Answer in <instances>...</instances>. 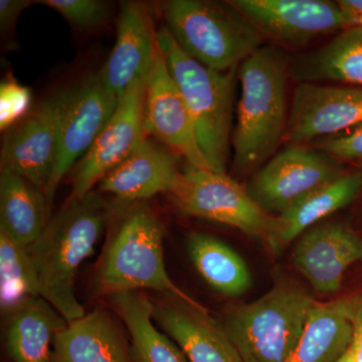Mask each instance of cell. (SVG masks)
<instances>
[{"label":"cell","instance_id":"ac0fdd59","mask_svg":"<svg viewBox=\"0 0 362 362\" xmlns=\"http://www.w3.org/2000/svg\"><path fill=\"white\" fill-rule=\"evenodd\" d=\"M176 154L145 137L127 158L97 185V192L122 204H135L159 194H170L181 170Z\"/></svg>","mask_w":362,"mask_h":362},{"label":"cell","instance_id":"e0dca14e","mask_svg":"<svg viewBox=\"0 0 362 362\" xmlns=\"http://www.w3.org/2000/svg\"><path fill=\"white\" fill-rule=\"evenodd\" d=\"M153 303V320L180 346L189 362H243L221 323L204 307L165 295Z\"/></svg>","mask_w":362,"mask_h":362},{"label":"cell","instance_id":"7402d4cb","mask_svg":"<svg viewBox=\"0 0 362 362\" xmlns=\"http://www.w3.org/2000/svg\"><path fill=\"white\" fill-rule=\"evenodd\" d=\"M290 76L298 84L362 87V28H346L322 47L296 57Z\"/></svg>","mask_w":362,"mask_h":362},{"label":"cell","instance_id":"603a6c76","mask_svg":"<svg viewBox=\"0 0 362 362\" xmlns=\"http://www.w3.org/2000/svg\"><path fill=\"white\" fill-rule=\"evenodd\" d=\"M6 349L14 362H52V343L68 322L42 297L28 298L8 313Z\"/></svg>","mask_w":362,"mask_h":362},{"label":"cell","instance_id":"8fae6325","mask_svg":"<svg viewBox=\"0 0 362 362\" xmlns=\"http://www.w3.org/2000/svg\"><path fill=\"white\" fill-rule=\"evenodd\" d=\"M148 78L136 83L124 94L110 121L76 164L68 199H81L92 192L146 137L143 113Z\"/></svg>","mask_w":362,"mask_h":362},{"label":"cell","instance_id":"5bb4252c","mask_svg":"<svg viewBox=\"0 0 362 362\" xmlns=\"http://www.w3.org/2000/svg\"><path fill=\"white\" fill-rule=\"evenodd\" d=\"M362 123V87L299 83L284 139L292 144L338 134Z\"/></svg>","mask_w":362,"mask_h":362},{"label":"cell","instance_id":"7a4b0ae2","mask_svg":"<svg viewBox=\"0 0 362 362\" xmlns=\"http://www.w3.org/2000/svg\"><path fill=\"white\" fill-rule=\"evenodd\" d=\"M289 75V61L277 45H262L240 64V98L233 136L238 170L249 173L266 163L284 139Z\"/></svg>","mask_w":362,"mask_h":362},{"label":"cell","instance_id":"3957f363","mask_svg":"<svg viewBox=\"0 0 362 362\" xmlns=\"http://www.w3.org/2000/svg\"><path fill=\"white\" fill-rule=\"evenodd\" d=\"M113 228L100 259L95 288L100 294L153 290L194 302L171 280L163 255L164 228L148 206L118 202Z\"/></svg>","mask_w":362,"mask_h":362},{"label":"cell","instance_id":"cb8c5ba5","mask_svg":"<svg viewBox=\"0 0 362 362\" xmlns=\"http://www.w3.org/2000/svg\"><path fill=\"white\" fill-rule=\"evenodd\" d=\"M42 190L6 168L0 170V228L25 246L39 239L49 223Z\"/></svg>","mask_w":362,"mask_h":362},{"label":"cell","instance_id":"9a60e30c","mask_svg":"<svg viewBox=\"0 0 362 362\" xmlns=\"http://www.w3.org/2000/svg\"><path fill=\"white\" fill-rule=\"evenodd\" d=\"M153 13L144 2L121 4L115 45L99 73L105 87L118 99L136 83L149 77L158 54Z\"/></svg>","mask_w":362,"mask_h":362},{"label":"cell","instance_id":"4dcf8cb0","mask_svg":"<svg viewBox=\"0 0 362 362\" xmlns=\"http://www.w3.org/2000/svg\"><path fill=\"white\" fill-rule=\"evenodd\" d=\"M354 302V337L349 350L339 362H362V295Z\"/></svg>","mask_w":362,"mask_h":362},{"label":"cell","instance_id":"ba28073f","mask_svg":"<svg viewBox=\"0 0 362 362\" xmlns=\"http://www.w3.org/2000/svg\"><path fill=\"white\" fill-rule=\"evenodd\" d=\"M343 173L328 154L292 144L266 162L247 190L263 211L278 216Z\"/></svg>","mask_w":362,"mask_h":362},{"label":"cell","instance_id":"30bf717a","mask_svg":"<svg viewBox=\"0 0 362 362\" xmlns=\"http://www.w3.org/2000/svg\"><path fill=\"white\" fill-rule=\"evenodd\" d=\"M119 101L120 99L105 87L99 73L69 87L68 103L59 130L56 168L45 194L49 209L59 183L87 153L115 113Z\"/></svg>","mask_w":362,"mask_h":362},{"label":"cell","instance_id":"277c9868","mask_svg":"<svg viewBox=\"0 0 362 362\" xmlns=\"http://www.w3.org/2000/svg\"><path fill=\"white\" fill-rule=\"evenodd\" d=\"M159 6L178 47L213 70L239 68L265 40L230 1L168 0Z\"/></svg>","mask_w":362,"mask_h":362},{"label":"cell","instance_id":"52a82bcc","mask_svg":"<svg viewBox=\"0 0 362 362\" xmlns=\"http://www.w3.org/2000/svg\"><path fill=\"white\" fill-rule=\"evenodd\" d=\"M169 194L181 213L267 239L273 216L226 173L187 165Z\"/></svg>","mask_w":362,"mask_h":362},{"label":"cell","instance_id":"7c38bea8","mask_svg":"<svg viewBox=\"0 0 362 362\" xmlns=\"http://www.w3.org/2000/svg\"><path fill=\"white\" fill-rule=\"evenodd\" d=\"M232 4L278 44L300 45L349 28L337 1L326 0H233Z\"/></svg>","mask_w":362,"mask_h":362},{"label":"cell","instance_id":"1f68e13d","mask_svg":"<svg viewBox=\"0 0 362 362\" xmlns=\"http://www.w3.org/2000/svg\"><path fill=\"white\" fill-rule=\"evenodd\" d=\"M28 0H1L0 1V28L4 35L13 32L23 11L32 4Z\"/></svg>","mask_w":362,"mask_h":362},{"label":"cell","instance_id":"5b68a950","mask_svg":"<svg viewBox=\"0 0 362 362\" xmlns=\"http://www.w3.org/2000/svg\"><path fill=\"white\" fill-rule=\"evenodd\" d=\"M157 45L185 98L209 168L226 173L235 75L239 68L221 71L202 65L178 47L165 28L157 32Z\"/></svg>","mask_w":362,"mask_h":362},{"label":"cell","instance_id":"2e32d148","mask_svg":"<svg viewBox=\"0 0 362 362\" xmlns=\"http://www.w3.org/2000/svg\"><path fill=\"white\" fill-rule=\"evenodd\" d=\"M362 261V238L342 223L313 226L300 237L293 265L316 292L331 294L341 288L350 267Z\"/></svg>","mask_w":362,"mask_h":362},{"label":"cell","instance_id":"f1b7e54d","mask_svg":"<svg viewBox=\"0 0 362 362\" xmlns=\"http://www.w3.org/2000/svg\"><path fill=\"white\" fill-rule=\"evenodd\" d=\"M32 104V93L13 78L0 85V129L7 131L28 116Z\"/></svg>","mask_w":362,"mask_h":362},{"label":"cell","instance_id":"8992f818","mask_svg":"<svg viewBox=\"0 0 362 362\" xmlns=\"http://www.w3.org/2000/svg\"><path fill=\"white\" fill-rule=\"evenodd\" d=\"M315 303L299 286L279 282L256 301L226 312L221 325L243 362H287Z\"/></svg>","mask_w":362,"mask_h":362},{"label":"cell","instance_id":"4fadbf2b","mask_svg":"<svg viewBox=\"0 0 362 362\" xmlns=\"http://www.w3.org/2000/svg\"><path fill=\"white\" fill-rule=\"evenodd\" d=\"M143 127L145 134L152 136L176 156L183 157L187 165L211 169L197 141L185 98L159 49L147 82Z\"/></svg>","mask_w":362,"mask_h":362},{"label":"cell","instance_id":"44dd1931","mask_svg":"<svg viewBox=\"0 0 362 362\" xmlns=\"http://www.w3.org/2000/svg\"><path fill=\"white\" fill-rule=\"evenodd\" d=\"M354 337L352 298L312 307L303 333L287 362H339Z\"/></svg>","mask_w":362,"mask_h":362},{"label":"cell","instance_id":"484cf974","mask_svg":"<svg viewBox=\"0 0 362 362\" xmlns=\"http://www.w3.org/2000/svg\"><path fill=\"white\" fill-rule=\"evenodd\" d=\"M188 256L207 284L228 297H240L249 291L252 276L247 264L223 240L204 233H190Z\"/></svg>","mask_w":362,"mask_h":362},{"label":"cell","instance_id":"ffe728a7","mask_svg":"<svg viewBox=\"0 0 362 362\" xmlns=\"http://www.w3.org/2000/svg\"><path fill=\"white\" fill-rule=\"evenodd\" d=\"M52 362H133L122 331L103 310L69 322L52 343Z\"/></svg>","mask_w":362,"mask_h":362},{"label":"cell","instance_id":"9c48e42d","mask_svg":"<svg viewBox=\"0 0 362 362\" xmlns=\"http://www.w3.org/2000/svg\"><path fill=\"white\" fill-rule=\"evenodd\" d=\"M69 88L52 93L21 122L7 130L1 146V168L13 171L44 194L58 157L59 130Z\"/></svg>","mask_w":362,"mask_h":362},{"label":"cell","instance_id":"d6986e66","mask_svg":"<svg viewBox=\"0 0 362 362\" xmlns=\"http://www.w3.org/2000/svg\"><path fill=\"white\" fill-rule=\"evenodd\" d=\"M361 190L362 171L343 173L284 213L273 216L267 245L273 254H281L317 223L356 201Z\"/></svg>","mask_w":362,"mask_h":362},{"label":"cell","instance_id":"6da1fadb","mask_svg":"<svg viewBox=\"0 0 362 362\" xmlns=\"http://www.w3.org/2000/svg\"><path fill=\"white\" fill-rule=\"evenodd\" d=\"M115 206L97 190L81 199H68L49 221L39 239L28 246L39 280L40 296L68 323L86 315L76 296V276L94 251Z\"/></svg>","mask_w":362,"mask_h":362},{"label":"cell","instance_id":"d6a6232c","mask_svg":"<svg viewBox=\"0 0 362 362\" xmlns=\"http://www.w3.org/2000/svg\"><path fill=\"white\" fill-rule=\"evenodd\" d=\"M337 2L346 18L349 28H362V0H339Z\"/></svg>","mask_w":362,"mask_h":362},{"label":"cell","instance_id":"f546056e","mask_svg":"<svg viewBox=\"0 0 362 362\" xmlns=\"http://www.w3.org/2000/svg\"><path fill=\"white\" fill-rule=\"evenodd\" d=\"M318 147L338 161L362 162V123L338 134L322 138Z\"/></svg>","mask_w":362,"mask_h":362},{"label":"cell","instance_id":"4316f807","mask_svg":"<svg viewBox=\"0 0 362 362\" xmlns=\"http://www.w3.org/2000/svg\"><path fill=\"white\" fill-rule=\"evenodd\" d=\"M40 297L28 246L0 228V305L8 314L28 298Z\"/></svg>","mask_w":362,"mask_h":362},{"label":"cell","instance_id":"83f0119b","mask_svg":"<svg viewBox=\"0 0 362 362\" xmlns=\"http://www.w3.org/2000/svg\"><path fill=\"white\" fill-rule=\"evenodd\" d=\"M37 4L51 7L76 30H90L99 28L108 18V2L100 0H42Z\"/></svg>","mask_w":362,"mask_h":362},{"label":"cell","instance_id":"d4e9b609","mask_svg":"<svg viewBox=\"0 0 362 362\" xmlns=\"http://www.w3.org/2000/svg\"><path fill=\"white\" fill-rule=\"evenodd\" d=\"M111 299L129 332L133 362H189L180 346L154 325L153 302L145 293H119Z\"/></svg>","mask_w":362,"mask_h":362}]
</instances>
